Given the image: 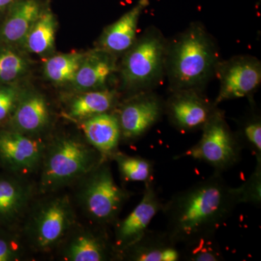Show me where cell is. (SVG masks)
<instances>
[{"mask_svg": "<svg viewBox=\"0 0 261 261\" xmlns=\"http://www.w3.org/2000/svg\"><path fill=\"white\" fill-rule=\"evenodd\" d=\"M24 255V247L18 236L0 229V261L20 260Z\"/></svg>", "mask_w": 261, "mask_h": 261, "instance_id": "29", "label": "cell"}, {"mask_svg": "<svg viewBox=\"0 0 261 261\" xmlns=\"http://www.w3.org/2000/svg\"><path fill=\"white\" fill-rule=\"evenodd\" d=\"M56 27L54 15L49 11L42 12L23 40L25 49L37 55L51 50L54 47Z\"/></svg>", "mask_w": 261, "mask_h": 261, "instance_id": "22", "label": "cell"}, {"mask_svg": "<svg viewBox=\"0 0 261 261\" xmlns=\"http://www.w3.org/2000/svg\"><path fill=\"white\" fill-rule=\"evenodd\" d=\"M178 246L166 230L148 229L138 241L120 254L119 260H181V249Z\"/></svg>", "mask_w": 261, "mask_h": 261, "instance_id": "14", "label": "cell"}, {"mask_svg": "<svg viewBox=\"0 0 261 261\" xmlns=\"http://www.w3.org/2000/svg\"><path fill=\"white\" fill-rule=\"evenodd\" d=\"M114 70L113 54L101 49L84 56L71 82L78 91L97 90L102 88Z\"/></svg>", "mask_w": 261, "mask_h": 261, "instance_id": "19", "label": "cell"}, {"mask_svg": "<svg viewBox=\"0 0 261 261\" xmlns=\"http://www.w3.org/2000/svg\"><path fill=\"white\" fill-rule=\"evenodd\" d=\"M46 144L14 130L0 132V159L15 174L27 175L42 165Z\"/></svg>", "mask_w": 261, "mask_h": 261, "instance_id": "11", "label": "cell"}, {"mask_svg": "<svg viewBox=\"0 0 261 261\" xmlns=\"http://www.w3.org/2000/svg\"><path fill=\"white\" fill-rule=\"evenodd\" d=\"M106 160L86 139L59 136L46 145L39 190L43 193L56 192L79 181Z\"/></svg>", "mask_w": 261, "mask_h": 261, "instance_id": "3", "label": "cell"}, {"mask_svg": "<svg viewBox=\"0 0 261 261\" xmlns=\"http://www.w3.org/2000/svg\"><path fill=\"white\" fill-rule=\"evenodd\" d=\"M240 202L255 206L261 202V160H256V166L245 183L238 187Z\"/></svg>", "mask_w": 261, "mask_h": 261, "instance_id": "28", "label": "cell"}, {"mask_svg": "<svg viewBox=\"0 0 261 261\" xmlns=\"http://www.w3.org/2000/svg\"><path fill=\"white\" fill-rule=\"evenodd\" d=\"M149 4V0H139L132 9L107 27L101 37V49L111 54L128 50L136 42L141 15Z\"/></svg>", "mask_w": 261, "mask_h": 261, "instance_id": "17", "label": "cell"}, {"mask_svg": "<svg viewBox=\"0 0 261 261\" xmlns=\"http://www.w3.org/2000/svg\"><path fill=\"white\" fill-rule=\"evenodd\" d=\"M217 106L200 94L199 89L172 91L164 103V112L176 129L183 132L202 130Z\"/></svg>", "mask_w": 261, "mask_h": 261, "instance_id": "9", "label": "cell"}, {"mask_svg": "<svg viewBox=\"0 0 261 261\" xmlns=\"http://www.w3.org/2000/svg\"><path fill=\"white\" fill-rule=\"evenodd\" d=\"M164 113V103L159 97L142 92L122 106L118 117L122 140L132 142L141 138Z\"/></svg>", "mask_w": 261, "mask_h": 261, "instance_id": "13", "label": "cell"}, {"mask_svg": "<svg viewBox=\"0 0 261 261\" xmlns=\"http://www.w3.org/2000/svg\"><path fill=\"white\" fill-rule=\"evenodd\" d=\"M13 1L14 0H0V11H3L7 7L13 4Z\"/></svg>", "mask_w": 261, "mask_h": 261, "instance_id": "31", "label": "cell"}, {"mask_svg": "<svg viewBox=\"0 0 261 261\" xmlns=\"http://www.w3.org/2000/svg\"><path fill=\"white\" fill-rule=\"evenodd\" d=\"M80 181L77 197L84 214L96 225L106 227L114 224L132 192L116 183L108 160Z\"/></svg>", "mask_w": 261, "mask_h": 261, "instance_id": "4", "label": "cell"}, {"mask_svg": "<svg viewBox=\"0 0 261 261\" xmlns=\"http://www.w3.org/2000/svg\"><path fill=\"white\" fill-rule=\"evenodd\" d=\"M75 225V211L68 196H50L29 211L24 234L33 250L49 252L63 243Z\"/></svg>", "mask_w": 261, "mask_h": 261, "instance_id": "5", "label": "cell"}, {"mask_svg": "<svg viewBox=\"0 0 261 261\" xmlns=\"http://www.w3.org/2000/svg\"><path fill=\"white\" fill-rule=\"evenodd\" d=\"M84 58V55L77 53L51 57L44 65V74L55 83L72 82Z\"/></svg>", "mask_w": 261, "mask_h": 261, "instance_id": "24", "label": "cell"}, {"mask_svg": "<svg viewBox=\"0 0 261 261\" xmlns=\"http://www.w3.org/2000/svg\"><path fill=\"white\" fill-rule=\"evenodd\" d=\"M153 181L145 184L142 200L135 209L123 220H117L114 224L113 243L119 255L123 250L133 245L149 229L151 221L163 208Z\"/></svg>", "mask_w": 261, "mask_h": 261, "instance_id": "10", "label": "cell"}, {"mask_svg": "<svg viewBox=\"0 0 261 261\" xmlns=\"http://www.w3.org/2000/svg\"><path fill=\"white\" fill-rule=\"evenodd\" d=\"M75 228V227H74ZM73 228L63 240L61 257L67 261H108L118 260L113 240L106 227Z\"/></svg>", "mask_w": 261, "mask_h": 261, "instance_id": "12", "label": "cell"}, {"mask_svg": "<svg viewBox=\"0 0 261 261\" xmlns=\"http://www.w3.org/2000/svg\"><path fill=\"white\" fill-rule=\"evenodd\" d=\"M29 63L24 57L10 49H0V82L8 83L23 75Z\"/></svg>", "mask_w": 261, "mask_h": 261, "instance_id": "26", "label": "cell"}, {"mask_svg": "<svg viewBox=\"0 0 261 261\" xmlns=\"http://www.w3.org/2000/svg\"><path fill=\"white\" fill-rule=\"evenodd\" d=\"M117 100L116 92L110 89L87 91L74 98L68 108V115L73 119L84 121L111 111Z\"/></svg>", "mask_w": 261, "mask_h": 261, "instance_id": "21", "label": "cell"}, {"mask_svg": "<svg viewBox=\"0 0 261 261\" xmlns=\"http://www.w3.org/2000/svg\"><path fill=\"white\" fill-rule=\"evenodd\" d=\"M240 204L238 187L229 186L222 173L214 172L173 195L163 203L161 212L166 221V231L181 245L216 235Z\"/></svg>", "mask_w": 261, "mask_h": 261, "instance_id": "1", "label": "cell"}, {"mask_svg": "<svg viewBox=\"0 0 261 261\" xmlns=\"http://www.w3.org/2000/svg\"><path fill=\"white\" fill-rule=\"evenodd\" d=\"M219 53L212 37L193 23L167 44L166 65L172 91L197 89L216 71Z\"/></svg>", "mask_w": 261, "mask_h": 261, "instance_id": "2", "label": "cell"}, {"mask_svg": "<svg viewBox=\"0 0 261 261\" xmlns=\"http://www.w3.org/2000/svg\"><path fill=\"white\" fill-rule=\"evenodd\" d=\"M202 132L200 141L176 155L175 160L190 158L206 163L214 168V172L221 173L240 162L243 148L237 134L228 126L224 111L216 108Z\"/></svg>", "mask_w": 261, "mask_h": 261, "instance_id": "6", "label": "cell"}, {"mask_svg": "<svg viewBox=\"0 0 261 261\" xmlns=\"http://www.w3.org/2000/svg\"><path fill=\"white\" fill-rule=\"evenodd\" d=\"M21 94L15 86L0 84V123L11 118Z\"/></svg>", "mask_w": 261, "mask_h": 261, "instance_id": "30", "label": "cell"}, {"mask_svg": "<svg viewBox=\"0 0 261 261\" xmlns=\"http://www.w3.org/2000/svg\"><path fill=\"white\" fill-rule=\"evenodd\" d=\"M42 12L37 0H20L12 4L0 29V40L7 44L23 43Z\"/></svg>", "mask_w": 261, "mask_h": 261, "instance_id": "20", "label": "cell"}, {"mask_svg": "<svg viewBox=\"0 0 261 261\" xmlns=\"http://www.w3.org/2000/svg\"><path fill=\"white\" fill-rule=\"evenodd\" d=\"M181 260L221 261L224 256L216 235L202 237L181 245Z\"/></svg>", "mask_w": 261, "mask_h": 261, "instance_id": "25", "label": "cell"}, {"mask_svg": "<svg viewBox=\"0 0 261 261\" xmlns=\"http://www.w3.org/2000/svg\"><path fill=\"white\" fill-rule=\"evenodd\" d=\"M243 148L249 149L256 160H261V121L258 116H252L243 123L237 134Z\"/></svg>", "mask_w": 261, "mask_h": 261, "instance_id": "27", "label": "cell"}, {"mask_svg": "<svg viewBox=\"0 0 261 261\" xmlns=\"http://www.w3.org/2000/svg\"><path fill=\"white\" fill-rule=\"evenodd\" d=\"M33 190L30 182L18 175L0 177V226H11L25 216Z\"/></svg>", "mask_w": 261, "mask_h": 261, "instance_id": "15", "label": "cell"}, {"mask_svg": "<svg viewBox=\"0 0 261 261\" xmlns=\"http://www.w3.org/2000/svg\"><path fill=\"white\" fill-rule=\"evenodd\" d=\"M49 106L42 94H21L14 112L10 118L13 129L24 135H37L49 123Z\"/></svg>", "mask_w": 261, "mask_h": 261, "instance_id": "16", "label": "cell"}, {"mask_svg": "<svg viewBox=\"0 0 261 261\" xmlns=\"http://www.w3.org/2000/svg\"><path fill=\"white\" fill-rule=\"evenodd\" d=\"M111 159L116 161L122 179L126 182L153 181L154 162L140 156H129L119 151Z\"/></svg>", "mask_w": 261, "mask_h": 261, "instance_id": "23", "label": "cell"}, {"mask_svg": "<svg viewBox=\"0 0 261 261\" xmlns=\"http://www.w3.org/2000/svg\"><path fill=\"white\" fill-rule=\"evenodd\" d=\"M220 90L214 105L230 99L248 97L261 82V64L252 56H238L218 64Z\"/></svg>", "mask_w": 261, "mask_h": 261, "instance_id": "8", "label": "cell"}, {"mask_svg": "<svg viewBox=\"0 0 261 261\" xmlns=\"http://www.w3.org/2000/svg\"><path fill=\"white\" fill-rule=\"evenodd\" d=\"M82 127L86 140L105 159H111L118 152L121 135L116 114L108 112L90 117L84 120Z\"/></svg>", "mask_w": 261, "mask_h": 261, "instance_id": "18", "label": "cell"}, {"mask_svg": "<svg viewBox=\"0 0 261 261\" xmlns=\"http://www.w3.org/2000/svg\"><path fill=\"white\" fill-rule=\"evenodd\" d=\"M167 43L155 28L146 31L127 50L122 64V77L130 89H145L157 83L164 71Z\"/></svg>", "mask_w": 261, "mask_h": 261, "instance_id": "7", "label": "cell"}]
</instances>
